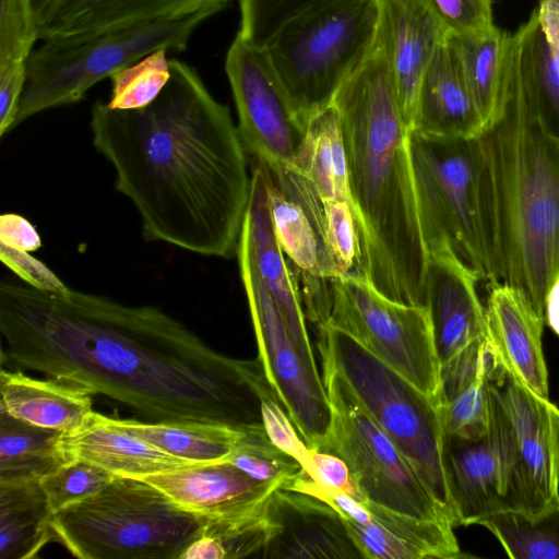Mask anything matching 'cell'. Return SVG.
I'll return each instance as SVG.
<instances>
[{"instance_id":"obj_1","label":"cell","mask_w":559,"mask_h":559,"mask_svg":"<svg viewBox=\"0 0 559 559\" xmlns=\"http://www.w3.org/2000/svg\"><path fill=\"white\" fill-rule=\"evenodd\" d=\"M1 367L71 381L164 423L263 426L257 359L217 353L153 306L0 284Z\"/></svg>"},{"instance_id":"obj_2","label":"cell","mask_w":559,"mask_h":559,"mask_svg":"<svg viewBox=\"0 0 559 559\" xmlns=\"http://www.w3.org/2000/svg\"><path fill=\"white\" fill-rule=\"evenodd\" d=\"M160 94L138 109L98 100L92 143L114 167L147 241L216 258L236 255L251 190L249 157L229 108L198 72L170 59Z\"/></svg>"},{"instance_id":"obj_3","label":"cell","mask_w":559,"mask_h":559,"mask_svg":"<svg viewBox=\"0 0 559 559\" xmlns=\"http://www.w3.org/2000/svg\"><path fill=\"white\" fill-rule=\"evenodd\" d=\"M332 105L341 119L368 282L391 300L426 307L428 252L418 216L411 131L376 43Z\"/></svg>"},{"instance_id":"obj_4","label":"cell","mask_w":559,"mask_h":559,"mask_svg":"<svg viewBox=\"0 0 559 559\" xmlns=\"http://www.w3.org/2000/svg\"><path fill=\"white\" fill-rule=\"evenodd\" d=\"M477 142L488 282L519 288L544 316L559 277V138L534 114L506 58L499 111Z\"/></svg>"},{"instance_id":"obj_5","label":"cell","mask_w":559,"mask_h":559,"mask_svg":"<svg viewBox=\"0 0 559 559\" xmlns=\"http://www.w3.org/2000/svg\"><path fill=\"white\" fill-rule=\"evenodd\" d=\"M204 525L147 481L117 475L56 512L51 524L55 538L80 559H179Z\"/></svg>"},{"instance_id":"obj_6","label":"cell","mask_w":559,"mask_h":559,"mask_svg":"<svg viewBox=\"0 0 559 559\" xmlns=\"http://www.w3.org/2000/svg\"><path fill=\"white\" fill-rule=\"evenodd\" d=\"M318 331L322 364L344 379L367 413L447 507L454 524L440 403L343 331L328 324L319 325Z\"/></svg>"},{"instance_id":"obj_7","label":"cell","mask_w":559,"mask_h":559,"mask_svg":"<svg viewBox=\"0 0 559 559\" xmlns=\"http://www.w3.org/2000/svg\"><path fill=\"white\" fill-rule=\"evenodd\" d=\"M377 20V0H337L295 16L263 47L306 124L367 57Z\"/></svg>"},{"instance_id":"obj_8","label":"cell","mask_w":559,"mask_h":559,"mask_svg":"<svg viewBox=\"0 0 559 559\" xmlns=\"http://www.w3.org/2000/svg\"><path fill=\"white\" fill-rule=\"evenodd\" d=\"M217 12L205 8L80 39L43 43L26 62L15 127L47 109L81 102L94 84L157 49L183 50L194 29Z\"/></svg>"},{"instance_id":"obj_9","label":"cell","mask_w":559,"mask_h":559,"mask_svg":"<svg viewBox=\"0 0 559 559\" xmlns=\"http://www.w3.org/2000/svg\"><path fill=\"white\" fill-rule=\"evenodd\" d=\"M409 153L427 252L449 249L480 280L488 281L477 138H438L411 131Z\"/></svg>"},{"instance_id":"obj_10","label":"cell","mask_w":559,"mask_h":559,"mask_svg":"<svg viewBox=\"0 0 559 559\" xmlns=\"http://www.w3.org/2000/svg\"><path fill=\"white\" fill-rule=\"evenodd\" d=\"M322 380L332 407V420L318 450L343 459L368 500L454 526L447 507L367 413L344 379L322 364Z\"/></svg>"},{"instance_id":"obj_11","label":"cell","mask_w":559,"mask_h":559,"mask_svg":"<svg viewBox=\"0 0 559 559\" xmlns=\"http://www.w3.org/2000/svg\"><path fill=\"white\" fill-rule=\"evenodd\" d=\"M328 325L441 403L440 361L427 307L391 300L368 282L335 277Z\"/></svg>"},{"instance_id":"obj_12","label":"cell","mask_w":559,"mask_h":559,"mask_svg":"<svg viewBox=\"0 0 559 559\" xmlns=\"http://www.w3.org/2000/svg\"><path fill=\"white\" fill-rule=\"evenodd\" d=\"M490 420L510 472L512 509L536 512L559 502V408L514 379L489 383Z\"/></svg>"},{"instance_id":"obj_13","label":"cell","mask_w":559,"mask_h":559,"mask_svg":"<svg viewBox=\"0 0 559 559\" xmlns=\"http://www.w3.org/2000/svg\"><path fill=\"white\" fill-rule=\"evenodd\" d=\"M265 376L299 435L319 449L332 420V407L317 365L295 347L272 296L249 261L236 254Z\"/></svg>"},{"instance_id":"obj_14","label":"cell","mask_w":559,"mask_h":559,"mask_svg":"<svg viewBox=\"0 0 559 559\" xmlns=\"http://www.w3.org/2000/svg\"><path fill=\"white\" fill-rule=\"evenodd\" d=\"M225 71L248 157L266 166L289 164L307 124L293 106L265 49L237 33L226 55Z\"/></svg>"},{"instance_id":"obj_15","label":"cell","mask_w":559,"mask_h":559,"mask_svg":"<svg viewBox=\"0 0 559 559\" xmlns=\"http://www.w3.org/2000/svg\"><path fill=\"white\" fill-rule=\"evenodd\" d=\"M488 293L485 337L492 361L490 380L499 381L507 376L549 399L543 350L544 316L516 287L492 282Z\"/></svg>"},{"instance_id":"obj_16","label":"cell","mask_w":559,"mask_h":559,"mask_svg":"<svg viewBox=\"0 0 559 559\" xmlns=\"http://www.w3.org/2000/svg\"><path fill=\"white\" fill-rule=\"evenodd\" d=\"M251 159V190L236 254L243 255L272 296L288 334L304 358L316 364L308 336L298 276L274 233L264 164Z\"/></svg>"},{"instance_id":"obj_17","label":"cell","mask_w":559,"mask_h":559,"mask_svg":"<svg viewBox=\"0 0 559 559\" xmlns=\"http://www.w3.org/2000/svg\"><path fill=\"white\" fill-rule=\"evenodd\" d=\"M374 43L390 68L405 124L412 131L419 85L448 29L430 0H377Z\"/></svg>"},{"instance_id":"obj_18","label":"cell","mask_w":559,"mask_h":559,"mask_svg":"<svg viewBox=\"0 0 559 559\" xmlns=\"http://www.w3.org/2000/svg\"><path fill=\"white\" fill-rule=\"evenodd\" d=\"M340 513L364 559L462 558L453 525L348 497Z\"/></svg>"},{"instance_id":"obj_19","label":"cell","mask_w":559,"mask_h":559,"mask_svg":"<svg viewBox=\"0 0 559 559\" xmlns=\"http://www.w3.org/2000/svg\"><path fill=\"white\" fill-rule=\"evenodd\" d=\"M205 522H231L265 511L276 485L250 477L229 461L141 477Z\"/></svg>"},{"instance_id":"obj_20","label":"cell","mask_w":559,"mask_h":559,"mask_svg":"<svg viewBox=\"0 0 559 559\" xmlns=\"http://www.w3.org/2000/svg\"><path fill=\"white\" fill-rule=\"evenodd\" d=\"M443 455L455 526L479 524L512 509L509 464L491 420L488 432L477 440L445 435Z\"/></svg>"},{"instance_id":"obj_21","label":"cell","mask_w":559,"mask_h":559,"mask_svg":"<svg viewBox=\"0 0 559 559\" xmlns=\"http://www.w3.org/2000/svg\"><path fill=\"white\" fill-rule=\"evenodd\" d=\"M479 281L478 274L449 249L428 253L426 307L440 367L485 337L486 311L477 294Z\"/></svg>"},{"instance_id":"obj_22","label":"cell","mask_w":559,"mask_h":559,"mask_svg":"<svg viewBox=\"0 0 559 559\" xmlns=\"http://www.w3.org/2000/svg\"><path fill=\"white\" fill-rule=\"evenodd\" d=\"M273 534L263 558L364 559L342 515L314 496L278 488L270 499Z\"/></svg>"},{"instance_id":"obj_23","label":"cell","mask_w":559,"mask_h":559,"mask_svg":"<svg viewBox=\"0 0 559 559\" xmlns=\"http://www.w3.org/2000/svg\"><path fill=\"white\" fill-rule=\"evenodd\" d=\"M38 39H80L140 23L189 15L201 9L223 10L230 0H32Z\"/></svg>"},{"instance_id":"obj_24","label":"cell","mask_w":559,"mask_h":559,"mask_svg":"<svg viewBox=\"0 0 559 559\" xmlns=\"http://www.w3.org/2000/svg\"><path fill=\"white\" fill-rule=\"evenodd\" d=\"M60 445L68 461H86L123 477L202 465L162 451L122 428L116 418L94 411L80 428L61 433Z\"/></svg>"},{"instance_id":"obj_25","label":"cell","mask_w":559,"mask_h":559,"mask_svg":"<svg viewBox=\"0 0 559 559\" xmlns=\"http://www.w3.org/2000/svg\"><path fill=\"white\" fill-rule=\"evenodd\" d=\"M483 130V120L447 35L423 75L412 131L438 138L476 139Z\"/></svg>"},{"instance_id":"obj_26","label":"cell","mask_w":559,"mask_h":559,"mask_svg":"<svg viewBox=\"0 0 559 559\" xmlns=\"http://www.w3.org/2000/svg\"><path fill=\"white\" fill-rule=\"evenodd\" d=\"M0 408L40 428L68 433L80 428L92 409L90 389L59 378L36 379L21 370L0 372Z\"/></svg>"},{"instance_id":"obj_27","label":"cell","mask_w":559,"mask_h":559,"mask_svg":"<svg viewBox=\"0 0 559 559\" xmlns=\"http://www.w3.org/2000/svg\"><path fill=\"white\" fill-rule=\"evenodd\" d=\"M491 368L486 337L440 367V407L445 435L477 440L488 432Z\"/></svg>"},{"instance_id":"obj_28","label":"cell","mask_w":559,"mask_h":559,"mask_svg":"<svg viewBox=\"0 0 559 559\" xmlns=\"http://www.w3.org/2000/svg\"><path fill=\"white\" fill-rule=\"evenodd\" d=\"M53 512L39 480L0 484V559H32L52 538Z\"/></svg>"},{"instance_id":"obj_29","label":"cell","mask_w":559,"mask_h":559,"mask_svg":"<svg viewBox=\"0 0 559 559\" xmlns=\"http://www.w3.org/2000/svg\"><path fill=\"white\" fill-rule=\"evenodd\" d=\"M287 165L308 178L323 200H350L343 130L333 105L309 119L305 138Z\"/></svg>"},{"instance_id":"obj_30","label":"cell","mask_w":559,"mask_h":559,"mask_svg":"<svg viewBox=\"0 0 559 559\" xmlns=\"http://www.w3.org/2000/svg\"><path fill=\"white\" fill-rule=\"evenodd\" d=\"M264 167L274 233L292 267L298 276L338 277L337 266L310 217L281 192Z\"/></svg>"},{"instance_id":"obj_31","label":"cell","mask_w":559,"mask_h":559,"mask_svg":"<svg viewBox=\"0 0 559 559\" xmlns=\"http://www.w3.org/2000/svg\"><path fill=\"white\" fill-rule=\"evenodd\" d=\"M61 433L21 421L0 408V484L40 480L69 462Z\"/></svg>"},{"instance_id":"obj_32","label":"cell","mask_w":559,"mask_h":559,"mask_svg":"<svg viewBox=\"0 0 559 559\" xmlns=\"http://www.w3.org/2000/svg\"><path fill=\"white\" fill-rule=\"evenodd\" d=\"M510 34L498 26L481 35L448 33L484 129L493 121L499 111Z\"/></svg>"},{"instance_id":"obj_33","label":"cell","mask_w":559,"mask_h":559,"mask_svg":"<svg viewBox=\"0 0 559 559\" xmlns=\"http://www.w3.org/2000/svg\"><path fill=\"white\" fill-rule=\"evenodd\" d=\"M116 421L164 452L199 464L226 461L243 429L205 423Z\"/></svg>"},{"instance_id":"obj_34","label":"cell","mask_w":559,"mask_h":559,"mask_svg":"<svg viewBox=\"0 0 559 559\" xmlns=\"http://www.w3.org/2000/svg\"><path fill=\"white\" fill-rule=\"evenodd\" d=\"M512 559H559V502L536 512L508 509L483 519Z\"/></svg>"},{"instance_id":"obj_35","label":"cell","mask_w":559,"mask_h":559,"mask_svg":"<svg viewBox=\"0 0 559 559\" xmlns=\"http://www.w3.org/2000/svg\"><path fill=\"white\" fill-rule=\"evenodd\" d=\"M227 461L250 477L278 488L293 479L302 467L295 457L270 440L264 426L243 429Z\"/></svg>"},{"instance_id":"obj_36","label":"cell","mask_w":559,"mask_h":559,"mask_svg":"<svg viewBox=\"0 0 559 559\" xmlns=\"http://www.w3.org/2000/svg\"><path fill=\"white\" fill-rule=\"evenodd\" d=\"M167 49H157L120 68L109 79L111 94L107 102L115 109H138L151 104L168 83L171 71Z\"/></svg>"},{"instance_id":"obj_37","label":"cell","mask_w":559,"mask_h":559,"mask_svg":"<svg viewBox=\"0 0 559 559\" xmlns=\"http://www.w3.org/2000/svg\"><path fill=\"white\" fill-rule=\"evenodd\" d=\"M325 243L340 276L368 282L361 231L350 200H324ZM369 283V282H368Z\"/></svg>"},{"instance_id":"obj_38","label":"cell","mask_w":559,"mask_h":559,"mask_svg":"<svg viewBox=\"0 0 559 559\" xmlns=\"http://www.w3.org/2000/svg\"><path fill=\"white\" fill-rule=\"evenodd\" d=\"M116 475L82 460L64 463L44 476V490L53 514L100 491Z\"/></svg>"},{"instance_id":"obj_39","label":"cell","mask_w":559,"mask_h":559,"mask_svg":"<svg viewBox=\"0 0 559 559\" xmlns=\"http://www.w3.org/2000/svg\"><path fill=\"white\" fill-rule=\"evenodd\" d=\"M337 0H239L238 34L258 47H264L274 34L295 16Z\"/></svg>"},{"instance_id":"obj_40","label":"cell","mask_w":559,"mask_h":559,"mask_svg":"<svg viewBox=\"0 0 559 559\" xmlns=\"http://www.w3.org/2000/svg\"><path fill=\"white\" fill-rule=\"evenodd\" d=\"M37 39L32 0H0V66L27 62Z\"/></svg>"},{"instance_id":"obj_41","label":"cell","mask_w":559,"mask_h":559,"mask_svg":"<svg viewBox=\"0 0 559 559\" xmlns=\"http://www.w3.org/2000/svg\"><path fill=\"white\" fill-rule=\"evenodd\" d=\"M261 413L263 426L270 440L295 457L304 469H309L310 449L299 435L271 384L261 394Z\"/></svg>"},{"instance_id":"obj_42","label":"cell","mask_w":559,"mask_h":559,"mask_svg":"<svg viewBox=\"0 0 559 559\" xmlns=\"http://www.w3.org/2000/svg\"><path fill=\"white\" fill-rule=\"evenodd\" d=\"M449 33L481 35L492 31L493 0H430Z\"/></svg>"},{"instance_id":"obj_43","label":"cell","mask_w":559,"mask_h":559,"mask_svg":"<svg viewBox=\"0 0 559 559\" xmlns=\"http://www.w3.org/2000/svg\"><path fill=\"white\" fill-rule=\"evenodd\" d=\"M0 259L3 264L32 287L49 292H62L68 288V285L52 270L32 257L27 251L0 241Z\"/></svg>"},{"instance_id":"obj_44","label":"cell","mask_w":559,"mask_h":559,"mask_svg":"<svg viewBox=\"0 0 559 559\" xmlns=\"http://www.w3.org/2000/svg\"><path fill=\"white\" fill-rule=\"evenodd\" d=\"M310 449V448H309ZM310 468L305 469L317 481L337 489L355 499L365 497L353 479L350 471L343 459L317 449H310Z\"/></svg>"},{"instance_id":"obj_45","label":"cell","mask_w":559,"mask_h":559,"mask_svg":"<svg viewBox=\"0 0 559 559\" xmlns=\"http://www.w3.org/2000/svg\"><path fill=\"white\" fill-rule=\"evenodd\" d=\"M26 82V62L0 66V135L16 124L20 102Z\"/></svg>"},{"instance_id":"obj_46","label":"cell","mask_w":559,"mask_h":559,"mask_svg":"<svg viewBox=\"0 0 559 559\" xmlns=\"http://www.w3.org/2000/svg\"><path fill=\"white\" fill-rule=\"evenodd\" d=\"M0 241L27 252L36 251L41 246L40 237L32 223L14 213L1 215Z\"/></svg>"},{"instance_id":"obj_47","label":"cell","mask_w":559,"mask_h":559,"mask_svg":"<svg viewBox=\"0 0 559 559\" xmlns=\"http://www.w3.org/2000/svg\"><path fill=\"white\" fill-rule=\"evenodd\" d=\"M179 559H226V551L216 536L203 531L185 548Z\"/></svg>"},{"instance_id":"obj_48","label":"cell","mask_w":559,"mask_h":559,"mask_svg":"<svg viewBox=\"0 0 559 559\" xmlns=\"http://www.w3.org/2000/svg\"><path fill=\"white\" fill-rule=\"evenodd\" d=\"M544 317L548 326L559 336V277L547 294Z\"/></svg>"}]
</instances>
